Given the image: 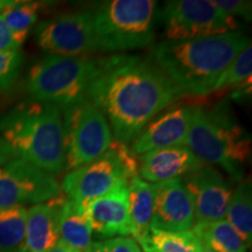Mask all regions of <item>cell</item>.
<instances>
[{
	"mask_svg": "<svg viewBox=\"0 0 252 252\" xmlns=\"http://www.w3.org/2000/svg\"><path fill=\"white\" fill-rule=\"evenodd\" d=\"M181 96L152 60L112 55L87 98L108 117L115 140L128 145L158 113Z\"/></svg>",
	"mask_w": 252,
	"mask_h": 252,
	"instance_id": "cell-1",
	"label": "cell"
},
{
	"mask_svg": "<svg viewBox=\"0 0 252 252\" xmlns=\"http://www.w3.org/2000/svg\"><path fill=\"white\" fill-rule=\"evenodd\" d=\"M250 42L242 32L195 40L158 43L152 61L182 94L203 96L213 93L217 80Z\"/></svg>",
	"mask_w": 252,
	"mask_h": 252,
	"instance_id": "cell-2",
	"label": "cell"
},
{
	"mask_svg": "<svg viewBox=\"0 0 252 252\" xmlns=\"http://www.w3.org/2000/svg\"><path fill=\"white\" fill-rule=\"evenodd\" d=\"M0 135L15 158L50 175L65 168L62 111L52 103L32 102L0 118Z\"/></svg>",
	"mask_w": 252,
	"mask_h": 252,
	"instance_id": "cell-3",
	"label": "cell"
},
{
	"mask_svg": "<svg viewBox=\"0 0 252 252\" xmlns=\"http://www.w3.org/2000/svg\"><path fill=\"white\" fill-rule=\"evenodd\" d=\"M186 147L204 165L220 166L232 180H243L251 137L225 103L209 110L196 106Z\"/></svg>",
	"mask_w": 252,
	"mask_h": 252,
	"instance_id": "cell-4",
	"label": "cell"
},
{
	"mask_svg": "<svg viewBox=\"0 0 252 252\" xmlns=\"http://www.w3.org/2000/svg\"><path fill=\"white\" fill-rule=\"evenodd\" d=\"M111 60L112 56L89 59L49 54L31 68L25 89L32 102L52 103L61 109L87 98L90 87Z\"/></svg>",
	"mask_w": 252,
	"mask_h": 252,
	"instance_id": "cell-5",
	"label": "cell"
},
{
	"mask_svg": "<svg viewBox=\"0 0 252 252\" xmlns=\"http://www.w3.org/2000/svg\"><path fill=\"white\" fill-rule=\"evenodd\" d=\"M157 8L153 0H110L99 4L93 11L96 52H126L153 43Z\"/></svg>",
	"mask_w": 252,
	"mask_h": 252,
	"instance_id": "cell-6",
	"label": "cell"
},
{
	"mask_svg": "<svg viewBox=\"0 0 252 252\" xmlns=\"http://www.w3.org/2000/svg\"><path fill=\"white\" fill-rule=\"evenodd\" d=\"M138 161L127 145L113 139L110 149L87 165L68 172L62 189L69 198L88 206L137 175Z\"/></svg>",
	"mask_w": 252,
	"mask_h": 252,
	"instance_id": "cell-7",
	"label": "cell"
},
{
	"mask_svg": "<svg viewBox=\"0 0 252 252\" xmlns=\"http://www.w3.org/2000/svg\"><path fill=\"white\" fill-rule=\"evenodd\" d=\"M65 171L87 165L110 149L113 135L108 119L88 98L61 108Z\"/></svg>",
	"mask_w": 252,
	"mask_h": 252,
	"instance_id": "cell-8",
	"label": "cell"
},
{
	"mask_svg": "<svg viewBox=\"0 0 252 252\" xmlns=\"http://www.w3.org/2000/svg\"><path fill=\"white\" fill-rule=\"evenodd\" d=\"M159 14L168 41L220 35L239 27L236 19L220 11L212 0H169Z\"/></svg>",
	"mask_w": 252,
	"mask_h": 252,
	"instance_id": "cell-9",
	"label": "cell"
},
{
	"mask_svg": "<svg viewBox=\"0 0 252 252\" xmlns=\"http://www.w3.org/2000/svg\"><path fill=\"white\" fill-rule=\"evenodd\" d=\"M60 195L61 186L54 176L21 158L0 167V209L34 206Z\"/></svg>",
	"mask_w": 252,
	"mask_h": 252,
	"instance_id": "cell-10",
	"label": "cell"
},
{
	"mask_svg": "<svg viewBox=\"0 0 252 252\" xmlns=\"http://www.w3.org/2000/svg\"><path fill=\"white\" fill-rule=\"evenodd\" d=\"M37 46L49 54L86 56L96 52L93 11L68 12L35 27Z\"/></svg>",
	"mask_w": 252,
	"mask_h": 252,
	"instance_id": "cell-11",
	"label": "cell"
},
{
	"mask_svg": "<svg viewBox=\"0 0 252 252\" xmlns=\"http://www.w3.org/2000/svg\"><path fill=\"white\" fill-rule=\"evenodd\" d=\"M181 180L193 201L195 224L225 220L232 191L216 168L202 165L185 174Z\"/></svg>",
	"mask_w": 252,
	"mask_h": 252,
	"instance_id": "cell-12",
	"label": "cell"
},
{
	"mask_svg": "<svg viewBox=\"0 0 252 252\" xmlns=\"http://www.w3.org/2000/svg\"><path fill=\"white\" fill-rule=\"evenodd\" d=\"M152 186L154 203L151 230L176 232L193 229V201L181 178Z\"/></svg>",
	"mask_w": 252,
	"mask_h": 252,
	"instance_id": "cell-13",
	"label": "cell"
},
{
	"mask_svg": "<svg viewBox=\"0 0 252 252\" xmlns=\"http://www.w3.org/2000/svg\"><path fill=\"white\" fill-rule=\"evenodd\" d=\"M196 106L188 105L172 109L154 119L132 143L134 157L167 147L186 146Z\"/></svg>",
	"mask_w": 252,
	"mask_h": 252,
	"instance_id": "cell-14",
	"label": "cell"
},
{
	"mask_svg": "<svg viewBox=\"0 0 252 252\" xmlns=\"http://www.w3.org/2000/svg\"><path fill=\"white\" fill-rule=\"evenodd\" d=\"M127 185L117 186L86 206L93 234L99 238L127 237L132 235Z\"/></svg>",
	"mask_w": 252,
	"mask_h": 252,
	"instance_id": "cell-15",
	"label": "cell"
},
{
	"mask_svg": "<svg viewBox=\"0 0 252 252\" xmlns=\"http://www.w3.org/2000/svg\"><path fill=\"white\" fill-rule=\"evenodd\" d=\"M138 172L151 185L178 179L204 165L186 146L167 147L151 151L138 157Z\"/></svg>",
	"mask_w": 252,
	"mask_h": 252,
	"instance_id": "cell-16",
	"label": "cell"
},
{
	"mask_svg": "<svg viewBox=\"0 0 252 252\" xmlns=\"http://www.w3.org/2000/svg\"><path fill=\"white\" fill-rule=\"evenodd\" d=\"M63 200L64 197L60 195L27 209L25 251L49 252L59 243V222Z\"/></svg>",
	"mask_w": 252,
	"mask_h": 252,
	"instance_id": "cell-17",
	"label": "cell"
},
{
	"mask_svg": "<svg viewBox=\"0 0 252 252\" xmlns=\"http://www.w3.org/2000/svg\"><path fill=\"white\" fill-rule=\"evenodd\" d=\"M87 207L69 197H64L60 214L59 243L80 252H88L93 243Z\"/></svg>",
	"mask_w": 252,
	"mask_h": 252,
	"instance_id": "cell-18",
	"label": "cell"
},
{
	"mask_svg": "<svg viewBox=\"0 0 252 252\" xmlns=\"http://www.w3.org/2000/svg\"><path fill=\"white\" fill-rule=\"evenodd\" d=\"M128 206L132 225V236L137 243L144 241L151 231L153 215V186L135 175L128 181Z\"/></svg>",
	"mask_w": 252,
	"mask_h": 252,
	"instance_id": "cell-19",
	"label": "cell"
},
{
	"mask_svg": "<svg viewBox=\"0 0 252 252\" xmlns=\"http://www.w3.org/2000/svg\"><path fill=\"white\" fill-rule=\"evenodd\" d=\"M193 234L203 248L213 252H247L248 247L226 220L196 223Z\"/></svg>",
	"mask_w": 252,
	"mask_h": 252,
	"instance_id": "cell-20",
	"label": "cell"
},
{
	"mask_svg": "<svg viewBox=\"0 0 252 252\" xmlns=\"http://www.w3.org/2000/svg\"><path fill=\"white\" fill-rule=\"evenodd\" d=\"M226 220L241 236L248 248L252 242V185L250 179L239 181L232 191L226 210Z\"/></svg>",
	"mask_w": 252,
	"mask_h": 252,
	"instance_id": "cell-21",
	"label": "cell"
},
{
	"mask_svg": "<svg viewBox=\"0 0 252 252\" xmlns=\"http://www.w3.org/2000/svg\"><path fill=\"white\" fill-rule=\"evenodd\" d=\"M45 4L41 1H14L1 12L5 23L11 31L15 42L21 47L26 41L32 28L37 23L39 13Z\"/></svg>",
	"mask_w": 252,
	"mask_h": 252,
	"instance_id": "cell-22",
	"label": "cell"
},
{
	"mask_svg": "<svg viewBox=\"0 0 252 252\" xmlns=\"http://www.w3.org/2000/svg\"><path fill=\"white\" fill-rule=\"evenodd\" d=\"M140 249H151L156 252H201L202 245L189 231H157L151 230L150 235L139 242Z\"/></svg>",
	"mask_w": 252,
	"mask_h": 252,
	"instance_id": "cell-23",
	"label": "cell"
},
{
	"mask_svg": "<svg viewBox=\"0 0 252 252\" xmlns=\"http://www.w3.org/2000/svg\"><path fill=\"white\" fill-rule=\"evenodd\" d=\"M27 208L0 209V252H7L24 245Z\"/></svg>",
	"mask_w": 252,
	"mask_h": 252,
	"instance_id": "cell-24",
	"label": "cell"
},
{
	"mask_svg": "<svg viewBox=\"0 0 252 252\" xmlns=\"http://www.w3.org/2000/svg\"><path fill=\"white\" fill-rule=\"evenodd\" d=\"M251 75H252V46L251 43L245 47L234 61L226 67L217 80L214 91H220L226 88L239 86L243 89L251 90Z\"/></svg>",
	"mask_w": 252,
	"mask_h": 252,
	"instance_id": "cell-25",
	"label": "cell"
},
{
	"mask_svg": "<svg viewBox=\"0 0 252 252\" xmlns=\"http://www.w3.org/2000/svg\"><path fill=\"white\" fill-rule=\"evenodd\" d=\"M24 64V55L20 50L0 52V93L14 84Z\"/></svg>",
	"mask_w": 252,
	"mask_h": 252,
	"instance_id": "cell-26",
	"label": "cell"
},
{
	"mask_svg": "<svg viewBox=\"0 0 252 252\" xmlns=\"http://www.w3.org/2000/svg\"><path fill=\"white\" fill-rule=\"evenodd\" d=\"M88 252H143L139 244L130 237H113L93 242Z\"/></svg>",
	"mask_w": 252,
	"mask_h": 252,
	"instance_id": "cell-27",
	"label": "cell"
},
{
	"mask_svg": "<svg viewBox=\"0 0 252 252\" xmlns=\"http://www.w3.org/2000/svg\"><path fill=\"white\" fill-rule=\"evenodd\" d=\"M213 5L229 17L241 18L251 21L252 2L247 0H212Z\"/></svg>",
	"mask_w": 252,
	"mask_h": 252,
	"instance_id": "cell-28",
	"label": "cell"
},
{
	"mask_svg": "<svg viewBox=\"0 0 252 252\" xmlns=\"http://www.w3.org/2000/svg\"><path fill=\"white\" fill-rule=\"evenodd\" d=\"M20 50V47L15 42L11 31L5 23V19L0 13V52H13Z\"/></svg>",
	"mask_w": 252,
	"mask_h": 252,
	"instance_id": "cell-29",
	"label": "cell"
},
{
	"mask_svg": "<svg viewBox=\"0 0 252 252\" xmlns=\"http://www.w3.org/2000/svg\"><path fill=\"white\" fill-rule=\"evenodd\" d=\"M14 154L12 153V151L7 146V144L5 143V140L2 139L1 135H0V167L5 165L6 162H8L9 160L13 159Z\"/></svg>",
	"mask_w": 252,
	"mask_h": 252,
	"instance_id": "cell-30",
	"label": "cell"
},
{
	"mask_svg": "<svg viewBox=\"0 0 252 252\" xmlns=\"http://www.w3.org/2000/svg\"><path fill=\"white\" fill-rule=\"evenodd\" d=\"M49 252H80V251L74 250V249L69 247H65V245H63L62 243H58Z\"/></svg>",
	"mask_w": 252,
	"mask_h": 252,
	"instance_id": "cell-31",
	"label": "cell"
},
{
	"mask_svg": "<svg viewBox=\"0 0 252 252\" xmlns=\"http://www.w3.org/2000/svg\"><path fill=\"white\" fill-rule=\"evenodd\" d=\"M9 2H11V0H0V13H1L4 9L7 7L9 5Z\"/></svg>",
	"mask_w": 252,
	"mask_h": 252,
	"instance_id": "cell-32",
	"label": "cell"
},
{
	"mask_svg": "<svg viewBox=\"0 0 252 252\" xmlns=\"http://www.w3.org/2000/svg\"><path fill=\"white\" fill-rule=\"evenodd\" d=\"M141 251L143 252H156V251L151 250V249H141Z\"/></svg>",
	"mask_w": 252,
	"mask_h": 252,
	"instance_id": "cell-33",
	"label": "cell"
},
{
	"mask_svg": "<svg viewBox=\"0 0 252 252\" xmlns=\"http://www.w3.org/2000/svg\"><path fill=\"white\" fill-rule=\"evenodd\" d=\"M201 252H213V251H210L209 249H207V248H203V247H202V250H201Z\"/></svg>",
	"mask_w": 252,
	"mask_h": 252,
	"instance_id": "cell-34",
	"label": "cell"
}]
</instances>
